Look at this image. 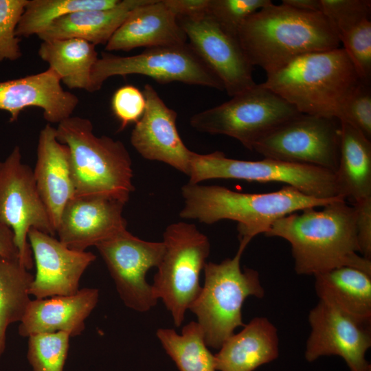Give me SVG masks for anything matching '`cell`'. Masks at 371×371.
Masks as SVG:
<instances>
[{"mask_svg":"<svg viewBox=\"0 0 371 371\" xmlns=\"http://www.w3.org/2000/svg\"><path fill=\"white\" fill-rule=\"evenodd\" d=\"M300 212L279 218L265 234L290 243L297 274L314 276L343 266L371 274L370 260L357 254L353 205L338 199L321 210Z\"/></svg>","mask_w":371,"mask_h":371,"instance_id":"obj_1","label":"cell"},{"mask_svg":"<svg viewBox=\"0 0 371 371\" xmlns=\"http://www.w3.org/2000/svg\"><path fill=\"white\" fill-rule=\"evenodd\" d=\"M238 41L250 64L261 67L267 75L300 56L341 45L322 13L273 2L245 21Z\"/></svg>","mask_w":371,"mask_h":371,"instance_id":"obj_2","label":"cell"},{"mask_svg":"<svg viewBox=\"0 0 371 371\" xmlns=\"http://www.w3.org/2000/svg\"><path fill=\"white\" fill-rule=\"evenodd\" d=\"M181 192L183 199L181 218L207 225L221 220L236 221L239 241L247 243L256 236L265 234L273 223L283 216L342 199H317L289 186L275 192L254 194L217 185L188 182L181 187Z\"/></svg>","mask_w":371,"mask_h":371,"instance_id":"obj_3","label":"cell"},{"mask_svg":"<svg viewBox=\"0 0 371 371\" xmlns=\"http://www.w3.org/2000/svg\"><path fill=\"white\" fill-rule=\"evenodd\" d=\"M361 81L339 47L300 56L267 74L262 85L300 113L337 119L343 103Z\"/></svg>","mask_w":371,"mask_h":371,"instance_id":"obj_4","label":"cell"},{"mask_svg":"<svg viewBox=\"0 0 371 371\" xmlns=\"http://www.w3.org/2000/svg\"><path fill=\"white\" fill-rule=\"evenodd\" d=\"M56 133L69 150L74 197L128 201L135 190L132 161L121 141L96 136L91 122L79 116L60 122Z\"/></svg>","mask_w":371,"mask_h":371,"instance_id":"obj_5","label":"cell"},{"mask_svg":"<svg viewBox=\"0 0 371 371\" xmlns=\"http://www.w3.org/2000/svg\"><path fill=\"white\" fill-rule=\"evenodd\" d=\"M248 244L240 241L233 258L220 263L209 262L204 267V284L189 310L197 317L207 347L219 349L236 328L245 326L242 308L248 297L265 295L258 272L240 267Z\"/></svg>","mask_w":371,"mask_h":371,"instance_id":"obj_6","label":"cell"},{"mask_svg":"<svg viewBox=\"0 0 371 371\" xmlns=\"http://www.w3.org/2000/svg\"><path fill=\"white\" fill-rule=\"evenodd\" d=\"M162 242L164 253L151 285L156 298L163 302L179 327L201 292L200 274L210 243L194 225L183 221L170 224Z\"/></svg>","mask_w":371,"mask_h":371,"instance_id":"obj_7","label":"cell"},{"mask_svg":"<svg viewBox=\"0 0 371 371\" xmlns=\"http://www.w3.org/2000/svg\"><path fill=\"white\" fill-rule=\"evenodd\" d=\"M188 183L210 179H236L278 182L317 199L338 197L335 173L324 168L265 158L245 161L228 158L221 151L208 154L192 152Z\"/></svg>","mask_w":371,"mask_h":371,"instance_id":"obj_8","label":"cell"},{"mask_svg":"<svg viewBox=\"0 0 371 371\" xmlns=\"http://www.w3.org/2000/svg\"><path fill=\"white\" fill-rule=\"evenodd\" d=\"M299 113L281 97L256 84L221 104L195 113L190 124L201 133L233 137L253 150L262 137Z\"/></svg>","mask_w":371,"mask_h":371,"instance_id":"obj_9","label":"cell"},{"mask_svg":"<svg viewBox=\"0 0 371 371\" xmlns=\"http://www.w3.org/2000/svg\"><path fill=\"white\" fill-rule=\"evenodd\" d=\"M132 74L148 76L160 84L179 82L224 91L220 80L187 42L148 47L129 56L102 53L92 69L89 92L100 90L111 77Z\"/></svg>","mask_w":371,"mask_h":371,"instance_id":"obj_10","label":"cell"},{"mask_svg":"<svg viewBox=\"0 0 371 371\" xmlns=\"http://www.w3.org/2000/svg\"><path fill=\"white\" fill-rule=\"evenodd\" d=\"M340 130L337 118L299 113L262 137L253 150L265 158L317 166L335 173Z\"/></svg>","mask_w":371,"mask_h":371,"instance_id":"obj_11","label":"cell"},{"mask_svg":"<svg viewBox=\"0 0 371 371\" xmlns=\"http://www.w3.org/2000/svg\"><path fill=\"white\" fill-rule=\"evenodd\" d=\"M0 222L12 231L20 260L28 270L34 264L27 237L30 229L34 228L53 236L56 234L38 191L33 170L23 163L18 146L0 161Z\"/></svg>","mask_w":371,"mask_h":371,"instance_id":"obj_12","label":"cell"},{"mask_svg":"<svg viewBox=\"0 0 371 371\" xmlns=\"http://www.w3.org/2000/svg\"><path fill=\"white\" fill-rule=\"evenodd\" d=\"M95 247L104 260L124 304L145 313L158 301L146 276L157 267L164 253L163 242L146 241L124 229L100 243Z\"/></svg>","mask_w":371,"mask_h":371,"instance_id":"obj_13","label":"cell"},{"mask_svg":"<svg viewBox=\"0 0 371 371\" xmlns=\"http://www.w3.org/2000/svg\"><path fill=\"white\" fill-rule=\"evenodd\" d=\"M311 328L304 353L312 362L322 356L341 357L350 371H371V319L354 317L321 300L308 314Z\"/></svg>","mask_w":371,"mask_h":371,"instance_id":"obj_14","label":"cell"},{"mask_svg":"<svg viewBox=\"0 0 371 371\" xmlns=\"http://www.w3.org/2000/svg\"><path fill=\"white\" fill-rule=\"evenodd\" d=\"M188 43L221 82L232 97L256 83L253 66L238 38L225 32L206 12L192 17H177Z\"/></svg>","mask_w":371,"mask_h":371,"instance_id":"obj_15","label":"cell"},{"mask_svg":"<svg viewBox=\"0 0 371 371\" xmlns=\"http://www.w3.org/2000/svg\"><path fill=\"white\" fill-rule=\"evenodd\" d=\"M27 237L36 269L30 295L43 299L75 294L82 274L95 256L71 249L53 236L34 228L30 229Z\"/></svg>","mask_w":371,"mask_h":371,"instance_id":"obj_16","label":"cell"},{"mask_svg":"<svg viewBox=\"0 0 371 371\" xmlns=\"http://www.w3.org/2000/svg\"><path fill=\"white\" fill-rule=\"evenodd\" d=\"M146 109L131 134L133 147L144 159L165 163L189 176L192 152L177 131V113L169 108L156 90L146 84L142 91Z\"/></svg>","mask_w":371,"mask_h":371,"instance_id":"obj_17","label":"cell"},{"mask_svg":"<svg viewBox=\"0 0 371 371\" xmlns=\"http://www.w3.org/2000/svg\"><path fill=\"white\" fill-rule=\"evenodd\" d=\"M124 203L102 197H74L65 206L56 234L69 248L85 251L126 229Z\"/></svg>","mask_w":371,"mask_h":371,"instance_id":"obj_18","label":"cell"},{"mask_svg":"<svg viewBox=\"0 0 371 371\" xmlns=\"http://www.w3.org/2000/svg\"><path fill=\"white\" fill-rule=\"evenodd\" d=\"M78 103V97L63 89L60 78L49 68L0 82V110L10 114V122L17 120L25 109L37 107L43 109L49 124H59L71 116Z\"/></svg>","mask_w":371,"mask_h":371,"instance_id":"obj_19","label":"cell"},{"mask_svg":"<svg viewBox=\"0 0 371 371\" xmlns=\"http://www.w3.org/2000/svg\"><path fill=\"white\" fill-rule=\"evenodd\" d=\"M98 299L97 289L84 288L71 295L31 300L20 322L19 334L24 337L57 332L79 335Z\"/></svg>","mask_w":371,"mask_h":371,"instance_id":"obj_20","label":"cell"},{"mask_svg":"<svg viewBox=\"0 0 371 371\" xmlns=\"http://www.w3.org/2000/svg\"><path fill=\"white\" fill-rule=\"evenodd\" d=\"M33 174L39 194L56 229L62 212L74 196L70 155L56 137V128L47 124L41 131Z\"/></svg>","mask_w":371,"mask_h":371,"instance_id":"obj_21","label":"cell"},{"mask_svg":"<svg viewBox=\"0 0 371 371\" xmlns=\"http://www.w3.org/2000/svg\"><path fill=\"white\" fill-rule=\"evenodd\" d=\"M177 18L164 0H149L134 9L106 44V51H130L186 43Z\"/></svg>","mask_w":371,"mask_h":371,"instance_id":"obj_22","label":"cell"},{"mask_svg":"<svg viewBox=\"0 0 371 371\" xmlns=\"http://www.w3.org/2000/svg\"><path fill=\"white\" fill-rule=\"evenodd\" d=\"M279 339L276 326L266 317L252 319L233 334L214 355L216 371H254L276 359Z\"/></svg>","mask_w":371,"mask_h":371,"instance_id":"obj_23","label":"cell"},{"mask_svg":"<svg viewBox=\"0 0 371 371\" xmlns=\"http://www.w3.org/2000/svg\"><path fill=\"white\" fill-rule=\"evenodd\" d=\"M148 1L120 0L110 9L74 12L54 21L37 36L42 41L78 38L106 45L130 13Z\"/></svg>","mask_w":371,"mask_h":371,"instance_id":"obj_24","label":"cell"},{"mask_svg":"<svg viewBox=\"0 0 371 371\" xmlns=\"http://www.w3.org/2000/svg\"><path fill=\"white\" fill-rule=\"evenodd\" d=\"M340 122L335 180L339 196L354 203L371 197V142L351 125Z\"/></svg>","mask_w":371,"mask_h":371,"instance_id":"obj_25","label":"cell"},{"mask_svg":"<svg viewBox=\"0 0 371 371\" xmlns=\"http://www.w3.org/2000/svg\"><path fill=\"white\" fill-rule=\"evenodd\" d=\"M314 276L319 300L354 317L371 319V274L343 266Z\"/></svg>","mask_w":371,"mask_h":371,"instance_id":"obj_26","label":"cell"},{"mask_svg":"<svg viewBox=\"0 0 371 371\" xmlns=\"http://www.w3.org/2000/svg\"><path fill=\"white\" fill-rule=\"evenodd\" d=\"M38 54L68 88L89 92L91 71L98 59L95 45L78 38L45 41Z\"/></svg>","mask_w":371,"mask_h":371,"instance_id":"obj_27","label":"cell"},{"mask_svg":"<svg viewBox=\"0 0 371 371\" xmlns=\"http://www.w3.org/2000/svg\"><path fill=\"white\" fill-rule=\"evenodd\" d=\"M33 279L19 258L0 256V358L5 352L8 326L22 320L31 301Z\"/></svg>","mask_w":371,"mask_h":371,"instance_id":"obj_28","label":"cell"},{"mask_svg":"<svg viewBox=\"0 0 371 371\" xmlns=\"http://www.w3.org/2000/svg\"><path fill=\"white\" fill-rule=\"evenodd\" d=\"M156 335L179 371H216L214 355L208 350L196 322H190L178 334L171 328H159Z\"/></svg>","mask_w":371,"mask_h":371,"instance_id":"obj_29","label":"cell"},{"mask_svg":"<svg viewBox=\"0 0 371 371\" xmlns=\"http://www.w3.org/2000/svg\"><path fill=\"white\" fill-rule=\"evenodd\" d=\"M120 0H28L16 30L17 37H30L44 31L52 22L84 10L115 7Z\"/></svg>","mask_w":371,"mask_h":371,"instance_id":"obj_30","label":"cell"},{"mask_svg":"<svg viewBox=\"0 0 371 371\" xmlns=\"http://www.w3.org/2000/svg\"><path fill=\"white\" fill-rule=\"evenodd\" d=\"M69 337L65 332L30 336L27 356L33 371H63Z\"/></svg>","mask_w":371,"mask_h":371,"instance_id":"obj_31","label":"cell"},{"mask_svg":"<svg viewBox=\"0 0 371 371\" xmlns=\"http://www.w3.org/2000/svg\"><path fill=\"white\" fill-rule=\"evenodd\" d=\"M271 3V0H210L207 13L225 32L238 38L245 21Z\"/></svg>","mask_w":371,"mask_h":371,"instance_id":"obj_32","label":"cell"},{"mask_svg":"<svg viewBox=\"0 0 371 371\" xmlns=\"http://www.w3.org/2000/svg\"><path fill=\"white\" fill-rule=\"evenodd\" d=\"M320 3L321 13L328 21L339 39L350 28L370 18V0H320Z\"/></svg>","mask_w":371,"mask_h":371,"instance_id":"obj_33","label":"cell"},{"mask_svg":"<svg viewBox=\"0 0 371 371\" xmlns=\"http://www.w3.org/2000/svg\"><path fill=\"white\" fill-rule=\"evenodd\" d=\"M361 79H371V20L366 19L339 38Z\"/></svg>","mask_w":371,"mask_h":371,"instance_id":"obj_34","label":"cell"},{"mask_svg":"<svg viewBox=\"0 0 371 371\" xmlns=\"http://www.w3.org/2000/svg\"><path fill=\"white\" fill-rule=\"evenodd\" d=\"M28 0H0V62L15 60L22 52L16 30Z\"/></svg>","mask_w":371,"mask_h":371,"instance_id":"obj_35","label":"cell"},{"mask_svg":"<svg viewBox=\"0 0 371 371\" xmlns=\"http://www.w3.org/2000/svg\"><path fill=\"white\" fill-rule=\"evenodd\" d=\"M337 119L351 125L371 139L370 82L362 80L359 83L343 103Z\"/></svg>","mask_w":371,"mask_h":371,"instance_id":"obj_36","label":"cell"},{"mask_svg":"<svg viewBox=\"0 0 371 371\" xmlns=\"http://www.w3.org/2000/svg\"><path fill=\"white\" fill-rule=\"evenodd\" d=\"M111 107L120 122V130H123L142 117L146 109V100L142 91L127 85L115 91L112 97Z\"/></svg>","mask_w":371,"mask_h":371,"instance_id":"obj_37","label":"cell"},{"mask_svg":"<svg viewBox=\"0 0 371 371\" xmlns=\"http://www.w3.org/2000/svg\"><path fill=\"white\" fill-rule=\"evenodd\" d=\"M353 204L355 211V228L359 252L363 257L371 258V197Z\"/></svg>","mask_w":371,"mask_h":371,"instance_id":"obj_38","label":"cell"},{"mask_svg":"<svg viewBox=\"0 0 371 371\" xmlns=\"http://www.w3.org/2000/svg\"><path fill=\"white\" fill-rule=\"evenodd\" d=\"M168 8L177 17H192L207 11L210 0H164Z\"/></svg>","mask_w":371,"mask_h":371,"instance_id":"obj_39","label":"cell"},{"mask_svg":"<svg viewBox=\"0 0 371 371\" xmlns=\"http://www.w3.org/2000/svg\"><path fill=\"white\" fill-rule=\"evenodd\" d=\"M0 256L19 258L14 243V234L10 227L0 222Z\"/></svg>","mask_w":371,"mask_h":371,"instance_id":"obj_40","label":"cell"},{"mask_svg":"<svg viewBox=\"0 0 371 371\" xmlns=\"http://www.w3.org/2000/svg\"><path fill=\"white\" fill-rule=\"evenodd\" d=\"M282 3L300 10L321 12L320 0H282Z\"/></svg>","mask_w":371,"mask_h":371,"instance_id":"obj_41","label":"cell"}]
</instances>
